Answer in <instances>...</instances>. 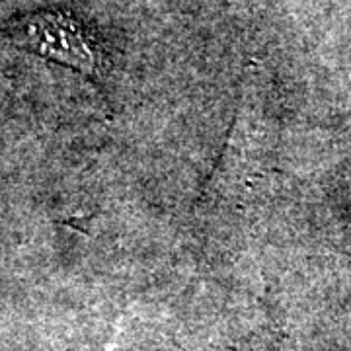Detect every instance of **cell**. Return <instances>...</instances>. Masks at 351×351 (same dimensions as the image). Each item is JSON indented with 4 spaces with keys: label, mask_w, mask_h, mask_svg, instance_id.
Instances as JSON below:
<instances>
[{
    "label": "cell",
    "mask_w": 351,
    "mask_h": 351,
    "mask_svg": "<svg viewBox=\"0 0 351 351\" xmlns=\"http://www.w3.org/2000/svg\"><path fill=\"white\" fill-rule=\"evenodd\" d=\"M27 47L41 57L96 78L101 73V55L94 38L66 14H39L24 25Z\"/></svg>",
    "instance_id": "6da1fadb"
}]
</instances>
